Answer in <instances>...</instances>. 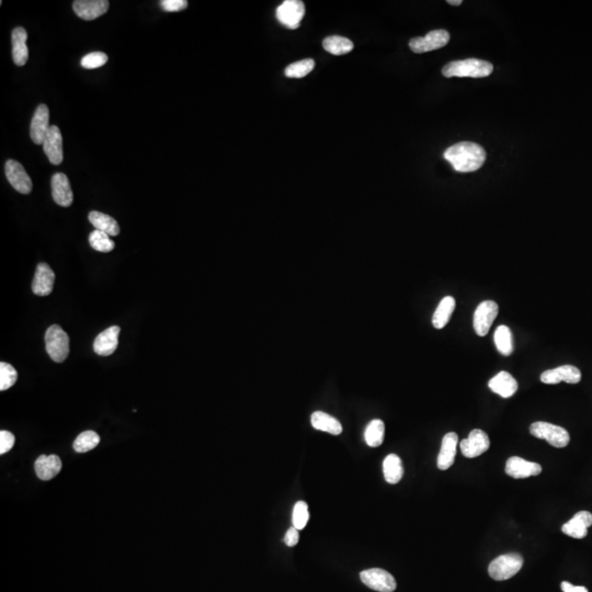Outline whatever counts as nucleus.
<instances>
[{
    "label": "nucleus",
    "mask_w": 592,
    "mask_h": 592,
    "mask_svg": "<svg viewBox=\"0 0 592 592\" xmlns=\"http://www.w3.org/2000/svg\"><path fill=\"white\" fill-rule=\"evenodd\" d=\"M445 158L455 171L472 172L479 169L486 161V152L480 145L462 142L445 150Z\"/></svg>",
    "instance_id": "nucleus-1"
},
{
    "label": "nucleus",
    "mask_w": 592,
    "mask_h": 592,
    "mask_svg": "<svg viewBox=\"0 0 592 592\" xmlns=\"http://www.w3.org/2000/svg\"><path fill=\"white\" fill-rule=\"evenodd\" d=\"M494 71V65L486 60L477 58H469L464 60H456L447 64L442 69V75L447 78L451 77H471V78H483L488 77Z\"/></svg>",
    "instance_id": "nucleus-2"
},
{
    "label": "nucleus",
    "mask_w": 592,
    "mask_h": 592,
    "mask_svg": "<svg viewBox=\"0 0 592 592\" xmlns=\"http://www.w3.org/2000/svg\"><path fill=\"white\" fill-rule=\"evenodd\" d=\"M530 432L533 437L546 440L554 448H565L571 442V436L565 428L545 421L532 423L530 426Z\"/></svg>",
    "instance_id": "nucleus-3"
},
{
    "label": "nucleus",
    "mask_w": 592,
    "mask_h": 592,
    "mask_svg": "<svg viewBox=\"0 0 592 592\" xmlns=\"http://www.w3.org/2000/svg\"><path fill=\"white\" fill-rule=\"evenodd\" d=\"M523 565V558L517 553L501 555L497 557L488 567L489 576L497 582L512 578L520 571Z\"/></svg>",
    "instance_id": "nucleus-4"
},
{
    "label": "nucleus",
    "mask_w": 592,
    "mask_h": 592,
    "mask_svg": "<svg viewBox=\"0 0 592 592\" xmlns=\"http://www.w3.org/2000/svg\"><path fill=\"white\" fill-rule=\"evenodd\" d=\"M47 353L54 362L62 363L69 355V337L63 328L52 325L45 333Z\"/></svg>",
    "instance_id": "nucleus-5"
},
{
    "label": "nucleus",
    "mask_w": 592,
    "mask_h": 592,
    "mask_svg": "<svg viewBox=\"0 0 592 592\" xmlns=\"http://www.w3.org/2000/svg\"><path fill=\"white\" fill-rule=\"evenodd\" d=\"M304 16H305V5L303 1L300 0H285L279 5L276 11L278 21L291 30H295L300 27Z\"/></svg>",
    "instance_id": "nucleus-6"
},
{
    "label": "nucleus",
    "mask_w": 592,
    "mask_h": 592,
    "mask_svg": "<svg viewBox=\"0 0 592 592\" xmlns=\"http://www.w3.org/2000/svg\"><path fill=\"white\" fill-rule=\"evenodd\" d=\"M361 582L370 589L379 592H394L397 587L395 578L381 568H371L361 571Z\"/></svg>",
    "instance_id": "nucleus-7"
},
{
    "label": "nucleus",
    "mask_w": 592,
    "mask_h": 592,
    "mask_svg": "<svg viewBox=\"0 0 592 592\" xmlns=\"http://www.w3.org/2000/svg\"><path fill=\"white\" fill-rule=\"evenodd\" d=\"M498 313H499V307L496 302L494 300L482 302L474 313L473 325H474L475 333H477L478 336L485 337L488 333L496 317L498 316Z\"/></svg>",
    "instance_id": "nucleus-8"
},
{
    "label": "nucleus",
    "mask_w": 592,
    "mask_h": 592,
    "mask_svg": "<svg viewBox=\"0 0 592 592\" xmlns=\"http://www.w3.org/2000/svg\"><path fill=\"white\" fill-rule=\"evenodd\" d=\"M450 41V33L447 30H434L423 38H414L410 41L412 52L417 54L442 49Z\"/></svg>",
    "instance_id": "nucleus-9"
},
{
    "label": "nucleus",
    "mask_w": 592,
    "mask_h": 592,
    "mask_svg": "<svg viewBox=\"0 0 592 592\" xmlns=\"http://www.w3.org/2000/svg\"><path fill=\"white\" fill-rule=\"evenodd\" d=\"M490 448L488 436L480 429H474L470 436L460 443V449L467 459H474L485 453Z\"/></svg>",
    "instance_id": "nucleus-10"
},
{
    "label": "nucleus",
    "mask_w": 592,
    "mask_h": 592,
    "mask_svg": "<svg viewBox=\"0 0 592 592\" xmlns=\"http://www.w3.org/2000/svg\"><path fill=\"white\" fill-rule=\"evenodd\" d=\"M5 171L9 183L16 191L22 194H29L32 191V180L20 163L9 159L5 163Z\"/></svg>",
    "instance_id": "nucleus-11"
},
{
    "label": "nucleus",
    "mask_w": 592,
    "mask_h": 592,
    "mask_svg": "<svg viewBox=\"0 0 592 592\" xmlns=\"http://www.w3.org/2000/svg\"><path fill=\"white\" fill-rule=\"evenodd\" d=\"M541 381L544 384L555 385L560 382L568 384H578L582 381V372L573 366H562L552 368L541 374Z\"/></svg>",
    "instance_id": "nucleus-12"
},
{
    "label": "nucleus",
    "mask_w": 592,
    "mask_h": 592,
    "mask_svg": "<svg viewBox=\"0 0 592 592\" xmlns=\"http://www.w3.org/2000/svg\"><path fill=\"white\" fill-rule=\"evenodd\" d=\"M109 7L110 3L107 0H76L73 3L75 14L86 21H91L104 16Z\"/></svg>",
    "instance_id": "nucleus-13"
},
{
    "label": "nucleus",
    "mask_w": 592,
    "mask_h": 592,
    "mask_svg": "<svg viewBox=\"0 0 592 592\" xmlns=\"http://www.w3.org/2000/svg\"><path fill=\"white\" fill-rule=\"evenodd\" d=\"M541 473H542V466L540 464L527 461L519 456H512L508 460L506 464V474L517 479L538 476Z\"/></svg>",
    "instance_id": "nucleus-14"
},
{
    "label": "nucleus",
    "mask_w": 592,
    "mask_h": 592,
    "mask_svg": "<svg viewBox=\"0 0 592 592\" xmlns=\"http://www.w3.org/2000/svg\"><path fill=\"white\" fill-rule=\"evenodd\" d=\"M49 110L47 104H40L36 108V113L33 115L31 121L30 137L33 142L36 145L43 144L44 139L49 133Z\"/></svg>",
    "instance_id": "nucleus-15"
},
{
    "label": "nucleus",
    "mask_w": 592,
    "mask_h": 592,
    "mask_svg": "<svg viewBox=\"0 0 592 592\" xmlns=\"http://www.w3.org/2000/svg\"><path fill=\"white\" fill-rule=\"evenodd\" d=\"M42 145H43L44 153L53 165L58 166L62 164L64 158L63 137L58 126H51Z\"/></svg>",
    "instance_id": "nucleus-16"
},
{
    "label": "nucleus",
    "mask_w": 592,
    "mask_h": 592,
    "mask_svg": "<svg viewBox=\"0 0 592 592\" xmlns=\"http://www.w3.org/2000/svg\"><path fill=\"white\" fill-rule=\"evenodd\" d=\"M51 186H52V197L55 203L63 208L71 206L74 200V194L67 176L62 172L55 174L52 177Z\"/></svg>",
    "instance_id": "nucleus-17"
},
{
    "label": "nucleus",
    "mask_w": 592,
    "mask_h": 592,
    "mask_svg": "<svg viewBox=\"0 0 592 592\" xmlns=\"http://www.w3.org/2000/svg\"><path fill=\"white\" fill-rule=\"evenodd\" d=\"M121 328L113 326L99 333L93 342V351L102 357H108L115 353L119 346V335Z\"/></svg>",
    "instance_id": "nucleus-18"
},
{
    "label": "nucleus",
    "mask_w": 592,
    "mask_h": 592,
    "mask_svg": "<svg viewBox=\"0 0 592 592\" xmlns=\"http://www.w3.org/2000/svg\"><path fill=\"white\" fill-rule=\"evenodd\" d=\"M55 273L47 263H38L32 282V291L38 296H47L54 287Z\"/></svg>",
    "instance_id": "nucleus-19"
},
{
    "label": "nucleus",
    "mask_w": 592,
    "mask_h": 592,
    "mask_svg": "<svg viewBox=\"0 0 592 592\" xmlns=\"http://www.w3.org/2000/svg\"><path fill=\"white\" fill-rule=\"evenodd\" d=\"M592 525V513L589 511H579L571 520L562 527L564 534L573 538H584L587 536L588 529Z\"/></svg>",
    "instance_id": "nucleus-20"
},
{
    "label": "nucleus",
    "mask_w": 592,
    "mask_h": 592,
    "mask_svg": "<svg viewBox=\"0 0 592 592\" xmlns=\"http://www.w3.org/2000/svg\"><path fill=\"white\" fill-rule=\"evenodd\" d=\"M489 388L502 399H510L518 390L517 379L506 371L499 372L489 381Z\"/></svg>",
    "instance_id": "nucleus-21"
},
{
    "label": "nucleus",
    "mask_w": 592,
    "mask_h": 592,
    "mask_svg": "<svg viewBox=\"0 0 592 592\" xmlns=\"http://www.w3.org/2000/svg\"><path fill=\"white\" fill-rule=\"evenodd\" d=\"M458 442H459V436L455 432H449L443 437L441 450L438 456V467L440 470H449L453 465Z\"/></svg>",
    "instance_id": "nucleus-22"
},
{
    "label": "nucleus",
    "mask_w": 592,
    "mask_h": 592,
    "mask_svg": "<svg viewBox=\"0 0 592 592\" xmlns=\"http://www.w3.org/2000/svg\"><path fill=\"white\" fill-rule=\"evenodd\" d=\"M36 476L41 480H51L62 470V461L55 454L40 455L34 463Z\"/></svg>",
    "instance_id": "nucleus-23"
},
{
    "label": "nucleus",
    "mask_w": 592,
    "mask_h": 592,
    "mask_svg": "<svg viewBox=\"0 0 592 592\" xmlns=\"http://www.w3.org/2000/svg\"><path fill=\"white\" fill-rule=\"evenodd\" d=\"M12 40V58L16 66H25L29 58V49L27 47V33L25 27L14 29L11 34Z\"/></svg>",
    "instance_id": "nucleus-24"
},
{
    "label": "nucleus",
    "mask_w": 592,
    "mask_h": 592,
    "mask_svg": "<svg viewBox=\"0 0 592 592\" xmlns=\"http://www.w3.org/2000/svg\"><path fill=\"white\" fill-rule=\"evenodd\" d=\"M311 426L320 431L339 436L342 432V423L338 419L324 412H315L311 417Z\"/></svg>",
    "instance_id": "nucleus-25"
},
{
    "label": "nucleus",
    "mask_w": 592,
    "mask_h": 592,
    "mask_svg": "<svg viewBox=\"0 0 592 592\" xmlns=\"http://www.w3.org/2000/svg\"><path fill=\"white\" fill-rule=\"evenodd\" d=\"M455 298H452V296H445V298H442L437 309L434 311V316H432L434 327L437 328V329H442L443 327L448 325L451 316L455 309Z\"/></svg>",
    "instance_id": "nucleus-26"
},
{
    "label": "nucleus",
    "mask_w": 592,
    "mask_h": 592,
    "mask_svg": "<svg viewBox=\"0 0 592 592\" xmlns=\"http://www.w3.org/2000/svg\"><path fill=\"white\" fill-rule=\"evenodd\" d=\"M88 217L96 230H102L109 236H118L120 234V226H119L118 222L115 221L111 216L98 212V211H93L89 213Z\"/></svg>",
    "instance_id": "nucleus-27"
},
{
    "label": "nucleus",
    "mask_w": 592,
    "mask_h": 592,
    "mask_svg": "<svg viewBox=\"0 0 592 592\" xmlns=\"http://www.w3.org/2000/svg\"><path fill=\"white\" fill-rule=\"evenodd\" d=\"M383 472L385 480L388 484H397L404 476V466L401 458L396 454H390L383 462Z\"/></svg>",
    "instance_id": "nucleus-28"
},
{
    "label": "nucleus",
    "mask_w": 592,
    "mask_h": 592,
    "mask_svg": "<svg viewBox=\"0 0 592 592\" xmlns=\"http://www.w3.org/2000/svg\"><path fill=\"white\" fill-rule=\"evenodd\" d=\"M322 47L331 54L340 56V55L348 54L353 49V43L349 38L342 36H328L322 42Z\"/></svg>",
    "instance_id": "nucleus-29"
},
{
    "label": "nucleus",
    "mask_w": 592,
    "mask_h": 592,
    "mask_svg": "<svg viewBox=\"0 0 592 592\" xmlns=\"http://www.w3.org/2000/svg\"><path fill=\"white\" fill-rule=\"evenodd\" d=\"M496 348L502 355L509 357L513 353V338L510 328L502 325L497 328L494 335Z\"/></svg>",
    "instance_id": "nucleus-30"
},
{
    "label": "nucleus",
    "mask_w": 592,
    "mask_h": 592,
    "mask_svg": "<svg viewBox=\"0 0 592 592\" xmlns=\"http://www.w3.org/2000/svg\"><path fill=\"white\" fill-rule=\"evenodd\" d=\"M385 425L379 419H374L368 423L364 432L366 445L371 448H377L384 441Z\"/></svg>",
    "instance_id": "nucleus-31"
},
{
    "label": "nucleus",
    "mask_w": 592,
    "mask_h": 592,
    "mask_svg": "<svg viewBox=\"0 0 592 592\" xmlns=\"http://www.w3.org/2000/svg\"><path fill=\"white\" fill-rule=\"evenodd\" d=\"M100 443V437L97 432L87 430L76 438L74 442V450L78 453H86L93 450Z\"/></svg>",
    "instance_id": "nucleus-32"
},
{
    "label": "nucleus",
    "mask_w": 592,
    "mask_h": 592,
    "mask_svg": "<svg viewBox=\"0 0 592 592\" xmlns=\"http://www.w3.org/2000/svg\"><path fill=\"white\" fill-rule=\"evenodd\" d=\"M315 67V60L311 58H306V60H298L295 63L287 66L284 73L285 76L289 78H303L307 76Z\"/></svg>",
    "instance_id": "nucleus-33"
},
{
    "label": "nucleus",
    "mask_w": 592,
    "mask_h": 592,
    "mask_svg": "<svg viewBox=\"0 0 592 592\" xmlns=\"http://www.w3.org/2000/svg\"><path fill=\"white\" fill-rule=\"evenodd\" d=\"M89 244L95 250L100 252H110L115 249V244L110 236L102 230H93L89 236Z\"/></svg>",
    "instance_id": "nucleus-34"
},
{
    "label": "nucleus",
    "mask_w": 592,
    "mask_h": 592,
    "mask_svg": "<svg viewBox=\"0 0 592 592\" xmlns=\"http://www.w3.org/2000/svg\"><path fill=\"white\" fill-rule=\"evenodd\" d=\"M18 373L16 368L9 363H0V390H9L16 384Z\"/></svg>",
    "instance_id": "nucleus-35"
},
{
    "label": "nucleus",
    "mask_w": 592,
    "mask_h": 592,
    "mask_svg": "<svg viewBox=\"0 0 592 592\" xmlns=\"http://www.w3.org/2000/svg\"><path fill=\"white\" fill-rule=\"evenodd\" d=\"M309 520V506L305 501H298L293 509L292 522L295 529L303 530Z\"/></svg>",
    "instance_id": "nucleus-36"
},
{
    "label": "nucleus",
    "mask_w": 592,
    "mask_h": 592,
    "mask_svg": "<svg viewBox=\"0 0 592 592\" xmlns=\"http://www.w3.org/2000/svg\"><path fill=\"white\" fill-rule=\"evenodd\" d=\"M108 62V55L104 52H93L89 53V54L85 55L84 58H82V67L86 69H98V67H102L104 64Z\"/></svg>",
    "instance_id": "nucleus-37"
},
{
    "label": "nucleus",
    "mask_w": 592,
    "mask_h": 592,
    "mask_svg": "<svg viewBox=\"0 0 592 592\" xmlns=\"http://www.w3.org/2000/svg\"><path fill=\"white\" fill-rule=\"evenodd\" d=\"M14 441H16V438H14V434L7 431V430H1L0 431V454L3 455L14 448Z\"/></svg>",
    "instance_id": "nucleus-38"
},
{
    "label": "nucleus",
    "mask_w": 592,
    "mask_h": 592,
    "mask_svg": "<svg viewBox=\"0 0 592 592\" xmlns=\"http://www.w3.org/2000/svg\"><path fill=\"white\" fill-rule=\"evenodd\" d=\"M161 8L167 12H177L183 10L188 7V1L186 0H163L161 3Z\"/></svg>",
    "instance_id": "nucleus-39"
},
{
    "label": "nucleus",
    "mask_w": 592,
    "mask_h": 592,
    "mask_svg": "<svg viewBox=\"0 0 592 592\" xmlns=\"http://www.w3.org/2000/svg\"><path fill=\"white\" fill-rule=\"evenodd\" d=\"M298 540H300V534H298V530L295 529L294 527L289 528L287 530V532L285 533V536H284V542L287 544L289 547H293V546L296 545L298 543Z\"/></svg>",
    "instance_id": "nucleus-40"
},
{
    "label": "nucleus",
    "mask_w": 592,
    "mask_h": 592,
    "mask_svg": "<svg viewBox=\"0 0 592 592\" xmlns=\"http://www.w3.org/2000/svg\"><path fill=\"white\" fill-rule=\"evenodd\" d=\"M563 592H589L588 591L587 588L582 587V586H573V584L568 582H562Z\"/></svg>",
    "instance_id": "nucleus-41"
},
{
    "label": "nucleus",
    "mask_w": 592,
    "mask_h": 592,
    "mask_svg": "<svg viewBox=\"0 0 592 592\" xmlns=\"http://www.w3.org/2000/svg\"><path fill=\"white\" fill-rule=\"evenodd\" d=\"M449 5H462V0H448Z\"/></svg>",
    "instance_id": "nucleus-42"
}]
</instances>
